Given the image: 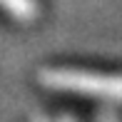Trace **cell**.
Instances as JSON below:
<instances>
[{"label":"cell","mask_w":122,"mask_h":122,"mask_svg":"<svg viewBox=\"0 0 122 122\" xmlns=\"http://www.w3.org/2000/svg\"><path fill=\"white\" fill-rule=\"evenodd\" d=\"M37 80H40V85L52 87V90L122 102V75H105V72L75 70V67H45L40 70Z\"/></svg>","instance_id":"cell-1"},{"label":"cell","mask_w":122,"mask_h":122,"mask_svg":"<svg viewBox=\"0 0 122 122\" xmlns=\"http://www.w3.org/2000/svg\"><path fill=\"white\" fill-rule=\"evenodd\" d=\"M0 10L20 23H32L40 15V3L37 0H0Z\"/></svg>","instance_id":"cell-2"},{"label":"cell","mask_w":122,"mask_h":122,"mask_svg":"<svg viewBox=\"0 0 122 122\" xmlns=\"http://www.w3.org/2000/svg\"><path fill=\"white\" fill-rule=\"evenodd\" d=\"M100 122H122V120L112 117V115H102V117H100Z\"/></svg>","instance_id":"cell-3"},{"label":"cell","mask_w":122,"mask_h":122,"mask_svg":"<svg viewBox=\"0 0 122 122\" xmlns=\"http://www.w3.org/2000/svg\"><path fill=\"white\" fill-rule=\"evenodd\" d=\"M57 122H75L72 117H62V120H57Z\"/></svg>","instance_id":"cell-4"}]
</instances>
